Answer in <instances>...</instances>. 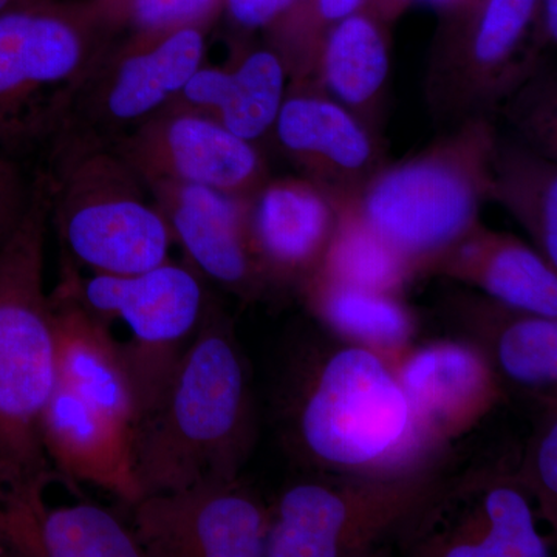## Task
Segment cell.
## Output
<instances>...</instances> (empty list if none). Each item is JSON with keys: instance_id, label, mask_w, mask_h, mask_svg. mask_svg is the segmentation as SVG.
Returning <instances> with one entry per match:
<instances>
[{"instance_id": "30bf717a", "label": "cell", "mask_w": 557, "mask_h": 557, "mask_svg": "<svg viewBox=\"0 0 557 557\" xmlns=\"http://www.w3.org/2000/svg\"><path fill=\"white\" fill-rule=\"evenodd\" d=\"M113 36L94 0H40L0 14V139L38 131L36 102L57 90L62 104Z\"/></svg>"}, {"instance_id": "ba28073f", "label": "cell", "mask_w": 557, "mask_h": 557, "mask_svg": "<svg viewBox=\"0 0 557 557\" xmlns=\"http://www.w3.org/2000/svg\"><path fill=\"white\" fill-rule=\"evenodd\" d=\"M205 32L127 35L109 44L65 95L54 127L112 143L157 115L203 65Z\"/></svg>"}, {"instance_id": "d4e9b609", "label": "cell", "mask_w": 557, "mask_h": 557, "mask_svg": "<svg viewBox=\"0 0 557 557\" xmlns=\"http://www.w3.org/2000/svg\"><path fill=\"white\" fill-rule=\"evenodd\" d=\"M313 277L398 296L416 274L354 212L338 209V225Z\"/></svg>"}, {"instance_id": "2e32d148", "label": "cell", "mask_w": 557, "mask_h": 557, "mask_svg": "<svg viewBox=\"0 0 557 557\" xmlns=\"http://www.w3.org/2000/svg\"><path fill=\"white\" fill-rule=\"evenodd\" d=\"M150 199L190 263L240 299L267 292L249 236L248 199L189 183H145Z\"/></svg>"}, {"instance_id": "e0dca14e", "label": "cell", "mask_w": 557, "mask_h": 557, "mask_svg": "<svg viewBox=\"0 0 557 557\" xmlns=\"http://www.w3.org/2000/svg\"><path fill=\"white\" fill-rule=\"evenodd\" d=\"M249 236L267 292L313 277L336 225L338 209L310 180H269L249 199Z\"/></svg>"}, {"instance_id": "e575fe53", "label": "cell", "mask_w": 557, "mask_h": 557, "mask_svg": "<svg viewBox=\"0 0 557 557\" xmlns=\"http://www.w3.org/2000/svg\"><path fill=\"white\" fill-rule=\"evenodd\" d=\"M424 2L431 3V5L440 7V9H446V7L458 5L463 0H424Z\"/></svg>"}, {"instance_id": "ac0fdd59", "label": "cell", "mask_w": 557, "mask_h": 557, "mask_svg": "<svg viewBox=\"0 0 557 557\" xmlns=\"http://www.w3.org/2000/svg\"><path fill=\"white\" fill-rule=\"evenodd\" d=\"M40 442L49 463L70 483H89L119 497L138 500L132 474L131 431L57 381L40 417Z\"/></svg>"}, {"instance_id": "cb8c5ba5", "label": "cell", "mask_w": 557, "mask_h": 557, "mask_svg": "<svg viewBox=\"0 0 557 557\" xmlns=\"http://www.w3.org/2000/svg\"><path fill=\"white\" fill-rule=\"evenodd\" d=\"M330 330L391 361L409 348L416 319L395 295L311 277L302 287Z\"/></svg>"}, {"instance_id": "ffe728a7", "label": "cell", "mask_w": 557, "mask_h": 557, "mask_svg": "<svg viewBox=\"0 0 557 557\" xmlns=\"http://www.w3.org/2000/svg\"><path fill=\"white\" fill-rule=\"evenodd\" d=\"M287 78L273 49L242 51L230 67L200 65L168 108L208 116L231 134L256 143L274 129Z\"/></svg>"}, {"instance_id": "8fae6325", "label": "cell", "mask_w": 557, "mask_h": 557, "mask_svg": "<svg viewBox=\"0 0 557 557\" xmlns=\"http://www.w3.org/2000/svg\"><path fill=\"white\" fill-rule=\"evenodd\" d=\"M129 507L145 557L265 556L269 508L239 480L150 494Z\"/></svg>"}, {"instance_id": "484cf974", "label": "cell", "mask_w": 557, "mask_h": 557, "mask_svg": "<svg viewBox=\"0 0 557 557\" xmlns=\"http://www.w3.org/2000/svg\"><path fill=\"white\" fill-rule=\"evenodd\" d=\"M496 302V300H494ZM497 304V302H496ZM490 313L491 364L500 375L527 388H555L557 381V322L508 309L498 317L497 306ZM498 375V376H500Z\"/></svg>"}, {"instance_id": "836d02e7", "label": "cell", "mask_w": 557, "mask_h": 557, "mask_svg": "<svg viewBox=\"0 0 557 557\" xmlns=\"http://www.w3.org/2000/svg\"><path fill=\"white\" fill-rule=\"evenodd\" d=\"M36 2H40V0H0V14L22 9V7L33 5Z\"/></svg>"}, {"instance_id": "277c9868", "label": "cell", "mask_w": 557, "mask_h": 557, "mask_svg": "<svg viewBox=\"0 0 557 557\" xmlns=\"http://www.w3.org/2000/svg\"><path fill=\"white\" fill-rule=\"evenodd\" d=\"M287 431L300 453L339 471L368 478L416 474L412 421L391 362L369 348L350 346L330 355L317 380L288 387Z\"/></svg>"}, {"instance_id": "603a6c76", "label": "cell", "mask_w": 557, "mask_h": 557, "mask_svg": "<svg viewBox=\"0 0 557 557\" xmlns=\"http://www.w3.org/2000/svg\"><path fill=\"white\" fill-rule=\"evenodd\" d=\"M491 199L519 220L534 248L557 265V168L522 141L498 137L493 153Z\"/></svg>"}, {"instance_id": "8992f818", "label": "cell", "mask_w": 557, "mask_h": 557, "mask_svg": "<svg viewBox=\"0 0 557 557\" xmlns=\"http://www.w3.org/2000/svg\"><path fill=\"white\" fill-rule=\"evenodd\" d=\"M61 273L95 317L109 327L116 321L127 325L129 338L120 344L134 384L137 423L153 408L203 324L212 302L203 276L190 263L172 259L141 273L89 277L67 259Z\"/></svg>"}, {"instance_id": "4fadbf2b", "label": "cell", "mask_w": 557, "mask_h": 557, "mask_svg": "<svg viewBox=\"0 0 557 557\" xmlns=\"http://www.w3.org/2000/svg\"><path fill=\"white\" fill-rule=\"evenodd\" d=\"M273 131L300 177L317 185L336 209L357 199L386 164L379 135L313 79L292 81Z\"/></svg>"}, {"instance_id": "3957f363", "label": "cell", "mask_w": 557, "mask_h": 557, "mask_svg": "<svg viewBox=\"0 0 557 557\" xmlns=\"http://www.w3.org/2000/svg\"><path fill=\"white\" fill-rule=\"evenodd\" d=\"M50 223L46 174L33 178L27 212L0 245V474H49L40 417L57 386V343L46 289Z\"/></svg>"}, {"instance_id": "9a60e30c", "label": "cell", "mask_w": 557, "mask_h": 557, "mask_svg": "<svg viewBox=\"0 0 557 557\" xmlns=\"http://www.w3.org/2000/svg\"><path fill=\"white\" fill-rule=\"evenodd\" d=\"M392 366L405 392L418 457L463 435L502 401L497 370L482 348L437 341L405 351Z\"/></svg>"}, {"instance_id": "4316f807", "label": "cell", "mask_w": 557, "mask_h": 557, "mask_svg": "<svg viewBox=\"0 0 557 557\" xmlns=\"http://www.w3.org/2000/svg\"><path fill=\"white\" fill-rule=\"evenodd\" d=\"M223 0H94L102 21L115 33L153 35L180 28H208Z\"/></svg>"}, {"instance_id": "1f68e13d", "label": "cell", "mask_w": 557, "mask_h": 557, "mask_svg": "<svg viewBox=\"0 0 557 557\" xmlns=\"http://www.w3.org/2000/svg\"><path fill=\"white\" fill-rule=\"evenodd\" d=\"M361 3L362 0H317L318 17L325 25L335 27L338 22L357 13Z\"/></svg>"}, {"instance_id": "5bb4252c", "label": "cell", "mask_w": 557, "mask_h": 557, "mask_svg": "<svg viewBox=\"0 0 557 557\" xmlns=\"http://www.w3.org/2000/svg\"><path fill=\"white\" fill-rule=\"evenodd\" d=\"M413 552L437 557H544L530 504L502 480L440 486L409 523Z\"/></svg>"}, {"instance_id": "7c38bea8", "label": "cell", "mask_w": 557, "mask_h": 557, "mask_svg": "<svg viewBox=\"0 0 557 557\" xmlns=\"http://www.w3.org/2000/svg\"><path fill=\"white\" fill-rule=\"evenodd\" d=\"M110 145L143 183H189L249 200L270 180L255 143L189 110L163 109Z\"/></svg>"}, {"instance_id": "44dd1931", "label": "cell", "mask_w": 557, "mask_h": 557, "mask_svg": "<svg viewBox=\"0 0 557 557\" xmlns=\"http://www.w3.org/2000/svg\"><path fill=\"white\" fill-rule=\"evenodd\" d=\"M445 274L485 292L508 309L557 318V276L536 248L479 225L435 263Z\"/></svg>"}, {"instance_id": "7a4b0ae2", "label": "cell", "mask_w": 557, "mask_h": 557, "mask_svg": "<svg viewBox=\"0 0 557 557\" xmlns=\"http://www.w3.org/2000/svg\"><path fill=\"white\" fill-rule=\"evenodd\" d=\"M497 129L480 116L443 131L426 149L384 164L346 207L408 263L413 274L434 269L479 225L491 199Z\"/></svg>"}, {"instance_id": "7402d4cb", "label": "cell", "mask_w": 557, "mask_h": 557, "mask_svg": "<svg viewBox=\"0 0 557 557\" xmlns=\"http://www.w3.org/2000/svg\"><path fill=\"white\" fill-rule=\"evenodd\" d=\"M388 75L386 33L372 17L354 13L325 36L311 79L380 137Z\"/></svg>"}, {"instance_id": "4dcf8cb0", "label": "cell", "mask_w": 557, "mask_h": 557, "mask_svg": "<svg viewBox=\"0 0 557 557\" xmlns=\"http://www.w3.org/2000/svg\"><path fill=\"white\" fill-rule=\"evenodd\" d=\"M230 16L240 27L256 30L281 20L296 0H225Z\"/></svg>"}, {"instance_id": "5b68a950", "label": "cell", "mask_w": 557, "mask_h": 557, "mask_svg": "<svg viewBox=\"0 0 557 557\" xmlns=\"http://www.w3.org/2000/svg\"><path fill=\"white\" fill-rule=\"evenodd\" d=\"M47 172L50 222L73 265L135 274L171 259L166 220L137 172L108 141L60 129Z\"/></svg>"}, {"instance_id": "d6986e66", "label": "cell", "mask_w": 557, "mask_h": 557, "mask_svg": "<svg viewBox=\"0 0 557 557\" xmlns=\"http://www.w3.org/2000/svg\"><path fill=\"white\" fill-rule=\"evenodd\" d=\"M58 379L121 426L137 418L129 368L112 327L83 306L69 278L50 292Z\"/></svg>"}, {"instance_id": "9c48e42d", "label": "cell", "mask_w": 557, "mask_h": 557, "mask_svg": "<svg viewBox=\"0 0 557 557\" xmlns=\"http://www.w3.org/2000/svg\"><path fill=\"white\" fill-rule=\"evenodd\" d=\"M539 0H485L465 27L429 50L424 97L443 131L471 119H494L539 67L527 35Z\"/></svg>"}, {"instance_id": "83f0119b", "label": "cell", "mask_w": 557, "mask_h": 557, "mask_svg": "<svg viewBox=\"0 0 557 557\" xmlns=\"http://www.w3.org/2000/svg\"><path fill=\"white\" fill-rule=\"evenodd\" d=\"M539 69V67H537ZM537 69L534 70L531 83L522 84L515 91L518 101L505 102L509 109V119L518 124L522 131V143L539 150L549 159L556 157V115L552 112L555 108V87L552 89V79L539 83Z\"/></svg>"}, {"instance_id": "f1b7e54d", "label": "cell", "mask_w": 557, "mask_h": 557, "mask_svg": "<svg viewBox=\"0 0 557 557\" xmlns=\"http://www.w3.org/2000/svg\"><path fill=\"white\" fill-rule=\"evenodd\" d=\"M530 486L536 490L539 500L542 502V509L556 525V500H557V423L556 413L545 424L544 432L536 440L531 453Z\"/></svg>"}, {"instance_id": "d6a6232c", "label": "cell", "mask_w": 557, "mask_h": 557, "mask_svg": "<svg viewBox=\"0 0 557 557\" xmlns=\"http://www.w3.org/2000/svg\"><path fill=\"white\" fill-rule=\"evenodd\" d=\"M545 35L548 42L556 44L557 39V0H544Z\"/></svg>"}, {"instance_id": "6da1fadb", "label": "cell", "mask_w": 557, "mask_h": 557, "mask_svg": "<svg viewBox=\"0 0 557 557\" xmlns=\"http://www.w3.org/2000/svg\"><path fill=\"white\" fill-rule=\"evenodd\" d=\"M256 442L251 375L228 314L209 304L196 338L131 432L138 500L239 480Z\"/></svg>"}, {"instance_id": "52a82bcc", "label": "cell", "mask_w": 557, "mask_h": 557, "mask_svg": "<svg viewBox=\"0 0 557 557\" xmlns=\"http://www.w3.org/2000/svg\"><path fill=\"white\" fill-rule=\"evenodd\" d=\"M442 482L428 471L289 486L269 508L265 556H364L409 527Z\"/></svg>"}, {"instance_id": "f546056e", "label": "cell", "mask_w": 557, "mask_h": 557, "mask_svg": "<svg viewBox=\"0 0 557 557\" xmlns=\"http://www.w3.org/2000/svg\"><path fill=\"white\" fill-rule=\"evenodd\" d=\"M33 193V180L25 178L16 163L0 159V245L20 225L27 212Z\"/></svg>"}]
</instances>
